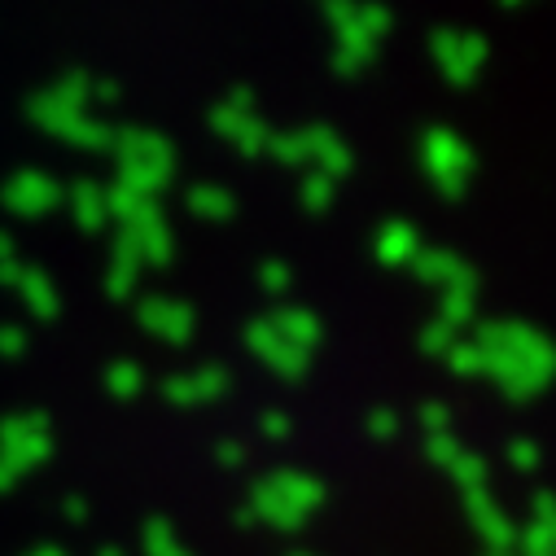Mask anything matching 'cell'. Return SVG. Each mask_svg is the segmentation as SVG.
Segmentation results:
<instances>
[{
	"label": "cell",
	"mask_w": 556,
	"mask_h": 556,
	"mask_svg": "<svg viewBox=\"0 0 556 556\" xmlns=\"http://www.w3.org/2000/svg\"><path fill=\"white\" fill-rule=\"evenodd\" d=\"M290 276H294V271H290V263L267 258V263L258 267V286H263V290H271V294H281V290L290 286Z\"/></svg>",
	"instance_id": "cell-23"
},
{
	"label": "cell",
	"mask_w": 556,
	"mask_h": 556,
	"mask_svg": "<svg viewBox=\"0 0 556 556\" xmlns=\"http://www.w3.org/2000/svg\"><path fill=\"white\" fill-rule=\"evenodd\" d=\"M0 346H5V355H18L27 346V329H0Z\"/></svg>",
	"instance_id": "cell-31"
},
{
	"label": "cell",
	"mask_w": 556,
	"mask_h": 556,
	"mask_svg": "<svg viewBox=\"0 0 556 556\" xmlns=\"http://www.w3.org/2000/svg\"><path fill=\"white\" fill-rule=\"evenodd\" d=\"M447 421H452V407L447 403H421V426L430 430V434H447Z\"/></svg>",
	"instance_id": "cell-25"
},
{
	"label": "cell",
	"mask_w": 556,
	"mask_h": 556,
	"mask_svg": "<svg viewBox=\"0 0 556 556\" xmlns=\"http://www.w3.org/2000/svg\"><path fill=\"white\" fill-rule=\"evenodd\" d=\"M172 172V146L167 136H154V131H131L123 136V189H136L146 193L154 185H163Z\"/></svg>",
	"instance_id": "cell-5"
},
{
	"label": "cell",
	"mask_w": 556,
	"mask_h": 556,
	"mask_svg": "<svg viewBox=\"0 0 556 556\" xmlns=\"http://www.w3.org/2000/svg\"><path fill=\"white\" fill-rule=\"evenodd\" d=\"M508 465L534 469V465H539V443H534V439H513V443H508Z\"/></svg>",
	"instance_id": "cell-27"
},
{
	"label": "cell",
	"mask_w": 556,
	"mask_h": 556,
	"mask_svg": "<svg viewBox=\"0 0 556 556\" xmlns=\"http://www.w3.org/2000/svg\"><path fill=\"white\" fill-rule=\"evenodd\" d=\"M62 198V189L45 176V172H18L10 185H5V202L18 206L23 215H40L45 206H53Z\"/></svg>",
	"instance_id": "cell-12"
},
{
	"label": "cell",
	"mask_w": 556,
	"mask_h": 556,
	"mask_svg": "<svg viewBox=\"0 0 556 556\" xmlns=\"http://www.w3.org/2000/svg\"><path fill=\"white\" fill-rule=\"evenodd\" d=\"M325 500V486L307 473H294V469H281V473H271L254 486V500L245 504L250 517H263L271 526H299L316 504Z\"/></svg>",
	"instance_id": "cell-1"
},
{
	"label": "cell",
	"mask_w": 556,
	"mask_h": 556,
	"mask_svg": "<svg viewBox=\"0 0 556 556\" xmlns=\"http://www.w3.org/2000/svg\"><path fill=\"white\" fill-rule=\"evenodd\" d=\"M372 250H377L386 263H407V258H416V250H421V237H416V228H412V224L390 219V224H381V228H377Z\"/></svg>",
	"instance_id": "cell-15"
},
{
	"label": "cell",
	"mask_w": 556,
	"mask_h": 556,
	"mask_svg": "<svg viewBox=\"0 0 556 556\" xmlns=\"http://www.w3.org/2000/svg\"><path fill=\"white\" fill-rule=\"evenodd\" d=\"M426 452H430V456H434L439 465H452V460H456V456H460L465 447H460V443H456L452 434H430V443H426Z\"/></svg>",
	"instance_id": "cell-29"
},
{
	"label": "cell",
	"mask_w": 556,
	"mask_h": 556,
	"mask_svg": "<svg viewBox=\"0 0 556 556\" xmlns=\"http://www.w3.org/2000/svg\"><path fill=\"white\" fill-rule=\"evenodd\" d=\"M250 105H254V97H250V92H237V97H228V101H219V105L211 110V123L228 136L232 146H241V150H263L271 131L254 118Z\"/></svg>",
	"instance_id": "cell-7"
},
{
	"label": "cell",
	"mask_w": 556,
	"mask_h": 556,
	"mask_svg": "<svg viewBox=\"0 0 556 556\" xmlns=\"http://www.w3.org/2000/svg\"><path fill=\"white\" fill-rule=\"evenodd\" d=\"M245 342H250V351H254L263 364H271L281 377H299V372L307 368V351H299L294 342H286L281 333L267 325V316L254 320V325H245Z\"/></svg>",
	"instance_id": "cell-8"
},
{
	"label": "cell",
	"mask_w": 556,
	"mask_h": 556,
	"mask_svg": "<svg viewBox=\"0 0 556 556\" xmlns=\"http://www.w3.org/2000/svg\"><path fill=\"white\" fill-rule=\"evenodd\" d=\"M491 556H500V552H491Z\"/></svg>",
	"instance_id": "cell-36"
},
{
	"label": "cell",
	"mask_w": 556,
	"mask_h": 556,
	"mask_svg": "<svg viewBox=\"0 0 556 556\" xmlns=\"http://www.w3.org/2000/svg\"><path fill=\"white\" fill-rule=\"evenodd\" d=\"M430 49H434L443 75L456 79V84L473 79L478 66H482V58H486V40L473 36V31H456V27H439V31L430 36Z\"/></svg>",
	"instance_id": "cell-6"
},
{
	"label": "cell",
	"mask_w": 556,
	"mask_h": 556,
	"mask_svg": "<svg viewBox=\"0 0 556 556\" xmlns=\"http://www.w3.org/2000/svg\"><path fill=\"white\" fill-rule=\"evenodd\" d=\"M131 286H136V263H127V267L114 263V267H110V294H127Z\"/></svg>",
	"instance_id": "cell-30"
},
{
	"label": "cell",
	"mask_w": 556,
	"mask_h": 556,
	"mask_svg": "<svg viewBox=\"0 0 556 556\" xmlns=\"http://www.w3.org/2000/svg\"><path fill=\"white\" fill-rule=\"evenodd\" d=\"M276 159H286V163H303V159H316L325 176H342L351 167V150L342 146V136L329 131V127H303V131H286V136H267V146Z\"/></svg>",
	"instance_id": "cell-2"
},
{
	"label": "cell",
	"mask_w": 556,
	"mask_h": 556,
	"mask_svg": "<svg viewBox=\"0 0 556 556\" xmlns=\"http://www.w3.org/2000/svg\"><path fill=\"white\" fill-rule=\"evenodd\" d=\"M416 271L421 276H443V286L447 290H473V271L465 258H456L452 250H416ZM443 290V294H447Z\"/></svg>",
	"instance_id": "cell-14"
},
{
	"label": "cell",
	"mask_w": 556,
	"mask_h": 556,
	"mask_svg": "<svg viewBox=\"0 0 556 556\" xmlns=\"http://www.w3.org/2000/svg\"><path fill=\"white\" fill-rule=\"evenodd\" d=\"M167 254H172V232H167V224H159L154 215L127 224L123 245H118V258L141 263V258H167Z\"/></svg>",
	"instance_id": "cell-11"
},
{
	"label": "cell",
	"mask_w": 556,
	"mask_h": 556,
	"mask_svg": "<svg viewBox=\"0 0 556 556\" xmlns=\"http://www.w3.org/2000/svg\"><path fill=\"white\" fill-rule=\"evenodd\" d=\"M185 206H189L193 215H206V219H228V215L237 211V198H232L224 185H193V189L185 193Z\"/></svg>",
	"instance_id": "cell-16"
},
{
	"label": "cell",
	"mask_w": 556,
	"mask_h": 556,
	"mask_svg": "<svg viewBox=\"0 0 556 556\" xmlns=\"http://www.w3.org/2000/svg\"><path fill=\"white\" fill-rule=\"evenodd\" d=\"M66 513H71V517H75V521H79V517H84V513H88V508H84V500H79V495H71V500H66Z\"/></svg>",
	"instance_id": "cell-33"
},
{
	"label": "cell",
	"mask_w": 556,
	"mask_h": 556,
	"mask_svg": "<svg viewBox=\"0 0 556 556\" xmlns=\"http://www.w3.org/2000/svg\"><path fill=\"white\" fill-rule=\"evenodd\" d=\"M146 552H150V556H193V552L176 539V530H172L167 521H150V526H146Z\"/></svg>",
	"instance_id": "cell-20"
},
{
	"label": "cell",
	"mask_w": 556,
	"mask_h": 556,
	"mask_svg": "<svg viewBox=\"0 0 556 556\" xmlns=\"http://www.w3.org/2000/svg\"><path fill=\"white\" fill-rule=\"evenodd\" d=\"M469 513H473V521L482 526V534H486L495 547L513 543V526L504 521V513L491 504V495H486V491H469Z\"/></svg>",
	"instance_id": "cell-18"
},
{
	"label": "cell",
	"mask_w": 556,
	"mask_h": 556,
	"mask_svg": "<svg viewBox=\"0 0 556 556\" xmlns=\"http://www.w3.org/2000/svg\"><path fill=\"white\" fill-rule=\"evenodd\" d=\"M101 556H123V547H114V543H110V547H101Z\"/></svg>",
	"instance_id": "cell-34"
},
{
	"label": "cell",
	"mask_w": 556,
	"mask_h": 556,
	"mask_svg": "<svg viewBox=\"0 0 556 556\" xmlns=\"http://www.w3.org/2000/svg\"><path fill=\"white\" fill-rule=\"evenodd\" d=\"M71 206H75V215H79V224H101L110 211H105V189H97L92 180H79L75 189H71Z\"/></svg>",
	"instance_id": "cell-19"
},
{
	"label": "cell",
	"mask_w": 556,
	"mask_h": 556,
	"mask_svg": "<svg viewBox=\"0 0 556 556\" xmlns=\"http://www.w3.org/2000/svg\"><path fill=\"white\" fill-rule=\"evenodd\" d=\"M329 18L342 27L338 49H333V66L355 71L372 58L381 31L390 27V10H346V5H329Z\"/></svg>",
	"instance_id": "cell-3"
},
{
	"label": "cell",
	"mask_w": 556,
	"mask_h": 556,
	"mask_svg": "<svg viewBox=\"0 0 556 556\" xmlns=\"http://www.w3.org/2000/svg\"><path fill=\"white\" fill-rule=\"evenodd\" d=\"M215 452H219V465H241L245 460V447L241 443H219Z\"/></svg>",
	"instance_id": "cell-32"
},
{
	"label": "cell",
	"mask_w": 556,
	"mask_h": 556,
	"mask_svg": "<svg viewBox=\"0 0 556 556\" xmlns=\"http://www.w3.org/2000/svg\"><path fill=\"white\" fill-rule=\"evenodd\" d=\"M258 430L267 434V439H290V416L286 412H276V407H267V412H258Z\"/></svg>",
	"instance_id": "cell-26"
},
{
	"label": "cell",
	"mask_w": 556,
	"mask_h": 556,
	"mask_svg": "<svg viewBox=\"0 0 556 556\" xmlns=\"http://www.w3.org/2000/svg\"><path fill=\"white\" fill-rule=\"evenodd\" d=\"M105 386L114 390V394H136L146 386V372H141V364H131V359H114L110 368H105Z\"/></svg>",
	"instance_id": "cell-21"
},
{
	"label": "cell",
	"mask_w": 556,
	"mask_h": 556,
	"mask_svg": "<svg viewBox=\"0 0 556 556\" xmlns=\"http://www.w3.org/2000/svg\"><path fill=\"white\" fill-rule=\"evenodd\" d=\"M290 556H303V552H290Z\"/></svg>",
	"instance_id": "cell-35"
},
{
	"label": "cell",
	"mask_w": 556,
	"mask_h": 556,
	"mask_svg": "<svg viewBox=\"0 0 556 556\" xmlns=\"http://www.w3.org/2000/svg\"><path fill=\"white\" fill-rule=\"evenodd\" d=\"M276 333H281L286 342H294L299 351H312L320 338H325V325H320V316L316 312H307V307H281V312H271V320H267Z\"/></svg>",
	"instance_id": "cell-13"
},
{
	"label": "cell",
	"mask_w": 556,
	"mask_h": 556,
	"mask_svg": "<svg viewBox=\"0 0 556 556\" xmlns=\"http://www.w3.org/2000/svg\"><path fill=\"white\" fill-rule=\"evenodd\" d=\"M141 325H146L150 333H159V338H167V342H185V338L193 333V325H198V316H193V307H189L185 299H167V294H150V299L141 303Z\"/></svg>",
	"instance_id": "cell-9"
},
{
	"label": "cell",
	"mask_w": 556,
	"mask_h": 556,
	"mask_svg": "<svg viewBox=\"0 0 556 556\" xmlns=\"http://www.w3.org/2000/svg\"><path fill=\"white\" fill-rule=\"evenodd\" d=\"M421 163H426V172L434 176V185H439L443 193H460V189L469 185L473 167H478L473 150L460 141L456 131H447V127H430V131H426Z\"/></svg>",
	"instance_id": "cell-4"
},
{
	"label": "cell",
	"mask_w": 556,
	"mask_h": 556,
	"mask_svg": "<svg viewBox=\"0 0 556 556\" xmlns=\"http://www.w3.org/2000/svg\"><path fill=\"white\" fill-rule=\"evenodd\" d=\"M329 198H333V176H325L320 167H312V172L303 176V185H299V202H307L312 211H325Z\"/></svg>",
	"instance_id": "cell-22"
},
{
	"label": "cell",
	"mask_w": 556,
	"mask_h": 556,
	"mask_svg": "<svg viewBox=\"0 0 556 556\" xmlns=\"http://www.w3.org/2000/svg\"><path fill=\"white\" fill-rule=\"evenodd\" d=\"M14 276H18V281H14L18 294H23L40 316H53V312H58V294H53L49 276H45L40 267H27V263H23V267H14Z\"/></svg>",
	"instance_id": "cell-17"
},
{
	"label": "cell",
	"mask_w": 556,
	"mask_h": 556,
	"mask_svg": "<svg viewBox=\"0 0 556 556\" xmlns=\"http://www.w3.org/2000/svg\"><path fill=\"white\" fill-rule=\"evenodd\" d=\"M421 346H426V351H434V355H439V351L447 355V351L456 346V329H452V325H443V320H434V325H426V329H421Z\"/></svg>",
	"instance_id": "cell-24"
},
{
	"label": "cell",
	"mask_w": 556,
	"mask_h": 556,
	"mask_svg": "<svg viewBox=\"0 0 556 556\" xmlns=\"http://www.w3.org/2000/svg\"><path fill=\"white\" fill-rule=\"evenodd\" d=\"M228 368L224 364H202V368H189V372H176L163 381V394L172 403H211L228 390Z\"/></svg>",
	"instance_id": "cell-10"
},
{
	"label": "cell",
	"mask_w": 556,
	"mask_h": 556,
	"mask_svg": "<svg viewBox=\"0 0 556 556\" xmlns=\"http://www.w3.org/2000/svg\"><path fill=\"white\" fill-rule=\"evenodd\" d=\"M399 412H390V407H377V412H368V434H377V439H390V434H399Z\"/></svg>",
	"instance_id": "cell-28"
}]
</instances>
